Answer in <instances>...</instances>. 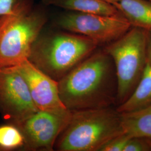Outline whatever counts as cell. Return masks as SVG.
Here are the masks:
<instances>
[{
	"label": "cell",
	"mask_w": 151,
	"mask_h": 151,
	"mask_svg": "<svg viewBox=\"0 0 151 151\" xmlns=\"http://www.w3.org/2000/svg\"><path fill=\"white\" fill-rule=\"evenodd\" d=\"M60 97L71 111L116 104L115 66L104 50H95L58 81Z\"/></svg>",
	"instance_id": "cell-1"
},
{
	"label": "cell",
	"mask_w": 151,
	"mask_h": 151,
	"mask_svg": "<svg viewBox=\"0 0 151 151\" xmlns=\"http://www.w3.org/2000/svg\"><path fill=\"white\" fill-rule=\"evenodd\" d=\"M123 134L121 114L112 106L72 111L70 121L55 146L60 151H99Z\"/></svg>",
	"instance_id": "cell-2"
},
{
	"label": "cell",
	"mask_w": 151,
	"mask_h": 151,
	"mask_svg": "<svg viewBox=\"0 0 151 151\" xmlns=\"http://www.w3.org/2000/svg\"><path fill=\"white\" fill-rule=\"evenodd\" d=\"M99 45L86 37L65 30L40 34L32 45L29 60L58 82Z\"/></svg>",
	"instance_id": "cell-3"
},
{
	"label": "cell",
	"mask_w": 151,
	"mask_h": 151,
	"mask_svg": "<svg viewBox=\"0 0 151 151\" xmlns=\"http://www.w3.org/2000/svg\"><path fill=\"white\" fill-rule=\"evenodd\" d=\"M48 20L43 8L25 0L16 10L0 17V68L29 60L32 45Z\"/></svg>",
	"instance_id": "cell-4"
},
{
	"label": "cell",
	"mask_w": 151,
	"mask_h": 151,
	"mask_svg": "<svg viewBox=\"0 0 151 151\" xmlns=\"http://www.w3.org/2000/svg\"><path fill=\"white\" fill-rule=\"evenodd\" d=\"M146 30L132 27L104 50L113 61L118 83V106L132 95L147 65Z\"/></svg>",
	"instance_id": "cell-5"
},
{
	"label": "cell",
	"mask_w": 151,
	"mask_h": 151,
	"mask_svg": "<svg viewBox=\"0 0 151 151\" xmlns=\"http://www.w3.org/2000/svg\"><path fill=\"white\" fill-rule=\"evenodd\" d=\"M54 24L63 30L86 37L99 45L113 42L132 27L122 15L106 16L70 11L57 16Z\"/></svg>",
	"instance_id": "cell-6"
},
{
	"label": "cell",
	"mask_w": 151,
	"mask_h": 151,
	"mask_svg": "<svg viewBox=\"0 0 151 151\" xmlns=\"http://www.w3.org/2000/svg\"><path fill=\"white\" fill-rule=\"evenodd\" d=\"M39 111L27 83L15 66L0 68V112L18 125Z\"/></svg>",
	"instance_id": "cell-7"
},
{
	"label": "cell",
	"mask_w": 151,
	"mask_h": 151,
	"mask_svg": "<svg viewBox=\"0 0 151 151\" xmlns=\"http://www.w3.org/2000/svg\"><path fill=\"white\" fill-rule=\"evenodd\" d=\"M72 111L39 110L17 127L24 137L26 149L53 150L55 142L69 123Z\"/></svg>",
	"instance_id": "cell-8"
},
{
	"label": "cell",
	"mask_w": 151,
	"mask_h": 151,
	"mask_svg": "<svg viewBox=\"0 0 151 151\" xmlns=\"http://www.w3.org/2000/svg\"><path fill=\"white\" fill-rule=\"evenodd\" d=\"M15 67L27 82L32 100L39 110L59 111L67 109L60 99L58 81L29 60Z\"/></svg>",
	"instance_id": "cell-9"
},
{
	"label": "cell",
	"mask_w": 151,
	"mask_h": 151,
	"mask_svg": "<svg viewBox=\"0 0 151 151\" xmlns=\"http://www.w3.org/2000/svg\"><path fill=\"white\" fill-rule=\"evenodd\" d=\"M113 5L131 27L151 30V1L119 0Z\"/></svg>",
	"instance_id": "cell-10"
},
{
	"label": "cell",
	"mask_w": 151,
	"mask_h": 151,
	"mask_svg": "<svg viewBox=\"0 0 151 151\" xmlns=\"http://www.w3.org/2000/svg\"><path fill=\"white\" fill-rule=\"evenodd\" d=\"M120 114L124 134L130 137L151 139V103L139 109Z\"/></svg>",
	"instance_id": "cell-11"
},
{
	"label": "cell",
	"mask_w": 151,
	"mask_h": 151,
	"mask_svg": "<svg viewBox=\"0 0 151 151\" xmlns=\"http://www.w3.org/2000/svg\"><path fill=\"white\" fill-rule=\"evenodd\" d=\"M44 5L67 10L106 16L121 15L114 6L104 0H41Z\"/></svg>",
	"instance_id": "cell-12"
},
{
	"label": "cell",
	"mask_w": 151,
	"mask_h": 151,
	"mask_svg": "<svg viewBox=\"0 0 151 151\" xmlns=\"http://www.w3.org/2000/svg\"><path fill=\"white\" fill-rule=\"evenodd\" d=\"M151 103V65L147 64L137 86L128 99L118 106L120 113L132 111Z\"/></svg>",
	"instance_id": "cell-13"
},
{
	"label": "cell",
	"mask_w": 151,
	"mask_h": 151,
	"mask_svg": "<svg viewBox=\"0 0 151 151\" xmlns=\"http://www.w3.org/2000/svg\"><path fill=\"white\" fill-rule=\"evenodd\" d=\"M25 145L22 131L15 125L0 126V147L5 151L20 148Z\"/></svg>",
	"instance_id": "cell-14"
},
{
	"label": "cell",
	"mask_w": 151,
	"mask_h": 151,
	"mask_svg": "<svg viewBox=\"0 0 151 151\" xmlns=\"http://www.w3.org/2000/svg\"><path fill=\"white\" fill-rule=\"evenodd\" d=\"M130 138L131 137L124 133L118 135L109 141L99 151H123L124 147Z\"/></svg>",
	"instance_id": "cell-15"
},
{
	"label": "cell",
	"mask_w": 151,
	"mask_h": 151,
	"mask_svg": "<svg viewBox=\"0 0 151 151\" xmlns=\"http://www.w3.org/2000/svg\"><path fill=\"white\" fill-rule=\"evenodd\" d=\"M123 151H151L145 138L131 137L124 147Z\"/></svg>",
	"instance_id": "cell-16"
},
{
	"label": "cell",
	"mask_w": 151,
	"mask_h": 151,
	"mask_svg": "<svg viewBox=\"0 0 151 151\" xmlns=\"http://www.w3.org/2000/svg\"><path fill=\"white\" fill-rule=\"evenodd\" d=\"M25 0H0V17L13 12Z\"/></svg>",
	"instance_id": "cell-17"
},
{
	"label": "cell",
	"mask_w": 151,
	"mask_h": 151,
	"mask_svg": "<svg viewBox=\"0 0 151 151\" xmlns=\"http://www.w3.org/2000/svg\"><path fill=\"white\" fill-rule=\"evenodd\" d=\"M146 54L147 64L151 65V30L146 31Z\"/></svg>",
	"instance_id": "cell-18"
},
{
	"label": "cell",
	"mask_w": 151,
	"mask_h": 151,
	"mask_svg": "<svg viewBox=\"0 0 151 151\" xmlns=\"http://www.w3.org/2000/svg\"><path fill=\"white\" fill-rule=\"evenodd\" d=\"M104 1H106V2H109V3L111 4H113L114 3L118 2L119 0H104Z\"/></svg>",
	"instance_id": "cell-19"
},
{
	"label": "cell",
	"mask_w": 151,
	"mask_h": 151,
	"mask_svg": "<svg viewBox=\"0 0 151 151\" xmlns=\"http://www.w3.org/2000/svg\"><path fill=\"white\" fill-rule=\"evenodd\" d=\"M146 139L147 142V143H148V145L150 146V147L151 151V139Z\"/></svg>",
	"instance_id": "cell-20"
},
{
	"label": "cell",
	"mask_w": 151,
	"mask_h": 151,
	"mask_svg": "<svg viewBox=\"0 0 151 151\" xmlns=\"http://www.w3.org/2000/svg\"><path fill=\"white\" fill-rule=\"evenodd\" d=\"M150 1H151V0H150Z\"/></svg>",
	"instance_id": "cell-21"
}]
</instances>
